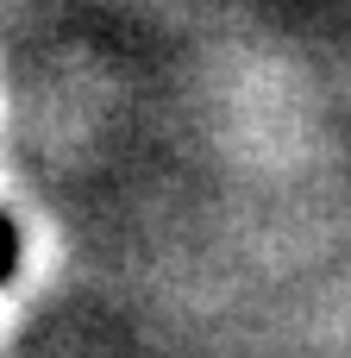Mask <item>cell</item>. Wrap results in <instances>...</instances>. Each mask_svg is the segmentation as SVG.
<instances>
[{"mask_svg": "<svg viewBox=\"0 0 351 358\" xmlns=\"http://www.w3.org/2000/svg\"><path fill=\"white\" fill-rule=\"evenodd\" d=\"M6 271H13V227L0 220V277H6Z\"/></svg>", "mask_w": 351, "mask_h": 358, "instance_id": "obj_1", "label": "cell"}]
</instances>
